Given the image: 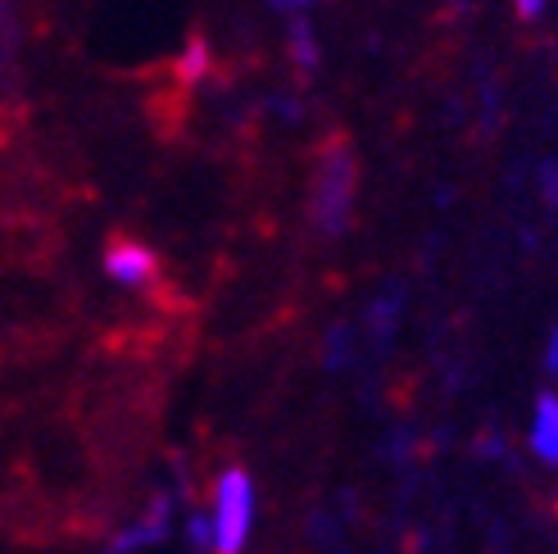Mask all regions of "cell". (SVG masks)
I'll list each match as a JSON object with an SVG mask.
<instances>
[{
  "label": "cell",
  "instance_id": "cell-8",
  "mask_svg": "<svg viewBox=\"0 0 558 554\" xmlns=\"http://www.w3.org/2000/svg\"><path fill=\"white\" fill-rule=\"evenodd\" d=\"M541 196H545L549 209H558V159L541 164Z\"/></svg>",
  "mask_w": 558,
  "mask_h": 554
},
{
  "label": "cell",
  "instance_id": "cell-10",
  "mask_svg": "<svg viewBox=\"0 0 558 554\" xmlns=\"http://www.w3.org/2000/svg\"><path fill=\"white\" fill-rule=\"evenodd\" d=\"M545 369H549V377L558 382V323H554V332H549V346H545Z\"/></svg>",
  "mask_w": 558,
  "mask_h": 554
},
{
  "label": "cell",
  "instance_id": "cell-2",
  "mask_svg": "<svg viewBox=\"0 0 558 554\" xmlns=\"http://www.w3.org/2000/svg\"><path fill=\"white\" fill-rule=\"evenodd\" d=\"M250 518H255V486L245 473H222L214 501V554H241Z\"/></svg>",
  "mask_w": 558,
  "mask_h": 554
},
{
  "label": "cell",
  "instance_id": "cell-9",
  "mask_svg": "<svg viewBox=\"0 0 558 554\" xmlns=\"http://www.w3.org/2000/svg\"><path fill=\"white\" fill-rule=\"evenodd\" d=\"M513 10H518V19H526V23H536L545 10H549V0H513Z\"/></svg>",
  "mask_w": 558,
  "mask_h": 554
},
{
  "label": "cell",
  "instance_id": "cell-7",
  "mask_svg": "<svg viewBox=\"0 0 558 554\" xmlns=\"http://www.w3.org/2000/svg\"><path fill=\"white\" fill-rule=\"evenodd\" d=\"M205 69H209V46H205V41H191V46H186V55H182V77H191V82H195Z\"/></svg>",
  "mask_w": 558,
  "mask_h": 554
},
{
  "label": "cell",
  "instance_id": "cell-4",
  "mask_svg": "<svg viewBox=\"0 0 558 554\" xmlns=\"http://www.w3.org/2000/svg\"><path fill=\"white\" fill-rule=\"evenodd\" d=\"M105 268L114 282L123 287H142L155 277V255L146 251V245H136V241H114L109 245V255H105Z\"/></svg>",
  "mask_w": 558,
  "mask_h": 554
},
{
  "label": "cell",
  "instance_id": "cell-1",
  "mask_svg": "<svg viewBox=\"0 0 558 554\" xmlns=\"http://www.w3.org/2000/svg\"><path fill=\"white\" fill-rule=\"evenodd\" d=\"M354 209V155L345 146H327L318 164V182H314V214L323 232H345Z\"/></svg>",
  "mask_w": 558,
  "mask_h": 554
},
{
  "label": "cell",
  "instance_id": "cell-3",
  "mask_svg": "<svg viewBox=\"0 0 558 554\" xmlns=\"http://www.w3.org/2000/svg\"><path fill=\"white\" fill-rule=\"evenodd\" d=\"M526 450L545 468H558V392H541L526 423Z\"/></svg>",
  "mask_w": 558,
  "mask_h": 554
},
{
  "label": "cell",
  "instance_id": "cell-5",
  "mask_svg": "<svg viewBox=\"0 0 558 554\" xmlns=\"http://www.w3.org/2000/svg\"><path fill=\"white\" fill-rule=\"evenodd\" d=\"M163 532H169V501H159V505H155V514H146V518H142V528H132V532H123V537L114 541V550H119V554H132L136 545H150V541H163Z\"/></svg>",
  "mask_w": 558,
  "mask_h": 554
},
{
  "label": "cell",
  "instance_id": "cell-6",
  "mask_svg": "<svg viewBox=\"0 0 558 554\" xmlns=\"http://www.w3.org/2000/svg\"><path fill=\"white\" fill-rule=\"evenodd\" d=\"M291 50H295V60L300 69H314L318 64V46H314V33H310V23H291Z\"/></svg>",
  "mask_w": 558,
  "mask_h": 554
}]
</instances>
